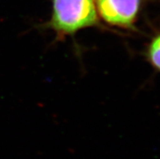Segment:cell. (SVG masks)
Returning a JSON list of instances; mask_svg holds the SVG:
<instances>
[{
    "label": "cell",
    "mask_w": 160,
    "mask_h": 159,
    "mask_svg": "<svg viewBox=\"0 0 160 159\" xmlns=\"http://www.w3.org/2000/svg\"><path fill=\"white\" fill-rule=\"evenodd\" d=\"M147 56L151 65L160 72V34L151 41L147 50Z\"/></svg>",
    "instance_id": "3"
},
{
    "label": "cell",
    "mask_w": 160,
    "mask_h": 159,
    "mask_svg": "<svg viewBox=\"0 0 160 159\" xmlns=\"http://www.w3.org/2000/svg\"><path fill=\"white\" fill-rule=\"evenodd\" d=\"M95 0H53L52 16L48 27L58 38L98 24Z\"/></svg>",
    "instance_id": "1"
},
{
    "label": "cell",
    "mask_w": 160,
    "mask_h": 159,
    "mask_svg": "<svg viewBox=\"0 0 160 159\" xmlns=\"http://www.w3.org/2000/svg\"><path fill=\"white\" fill-rule=\"evenodd\" d=\"M98 16L113 26L131 28L136 22L141 0H95Z\"/></svg>",
    "instance_id": "2"
}]
</instances>
